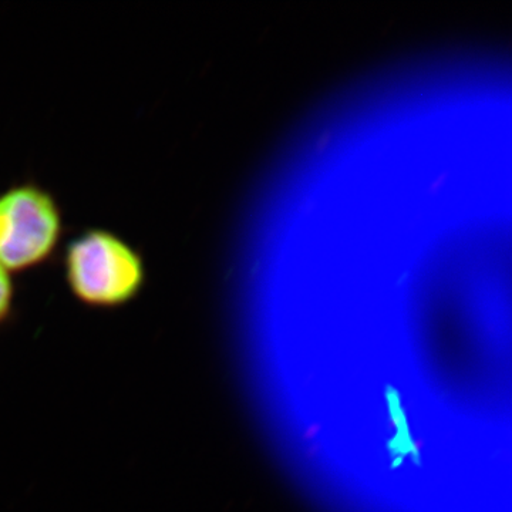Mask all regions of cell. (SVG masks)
I'll return each mask as SVG.
<instances>
[{"mask_svg":"<svg viewBox=\"0 0 512 512\" xmlns=\"http://www.w3.org/2000/svg\"><path fill=\"white\" fill-rule=\"evenodd\" d=\"M64 265L74 295L86 305L101 308L133 299L146 276L136 249L104 229H90L70 242Z\"/></svg>","mask_w":512,"mask_h":512,"instance_id":"obj_1","label":"cell"},{"mask_svg":"<svg viewBox=\"0 0 512 512\" xmlns=\"http://www.w3.org/2000/svg\"><path fill=\"white\" fill-rule=\"evenodd\" d=\"M62 212L55 198L33 184L0 195V264L26 271L45 262L62 237Z\"/></svg>","mask_w":512,"mask_h":512,"instance_id":"obj_2","label":"cell"},{"mask_svg":"<svg viewBox=\"0 0 512 512\" xmlns=\"http://www.w3.org/2000/svg\"><path fill=\"white\" fill-rule=\"evenodd\" d=\"M12 299L13 285L10 281L8 269L0 264V322L9 315Z\"/></svg>","mask_w":512,"mask_h":512,"instance_id":"obj_3","label":"cell"}]
</instances>
